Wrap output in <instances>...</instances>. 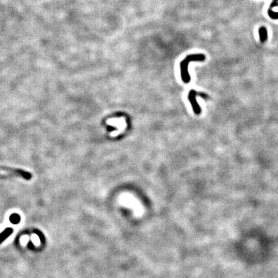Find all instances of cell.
<instances>
[{
  "label": "cell",
  "instance_id": "obj_5",
  "mask_svg": "<svg viewBox=\"0 0 278 278\" xmlns=\"http://www.w3.org/2000/svg\"><path fill=\"white\" fill-rule=\"evenodd\" d=\"M13 229L11 228H8L6 229H5V230L0 234V243H2L5 239H6L7 237L9 236L11 233H13Z\"/></svg>",
  "mask_w": 278,
  "mask_h": 278
},
{
  "label": "cell",
  "instance_id": "obj_6",
  "mask_svg": "<svg viewBox=\"0 0 278 278\" xmlns=\"http://www.w3.org/2000/svg\"><path fill=\"white\" fill-rule=\"evenodd\" d=\"M10 221L12 222V223L17 224V223H19L20 221V216H19L18 214H15V213L13 214V215L10 216Z\"/></svg>",
  "mask_w": 278,
  "mask_h": 278
},
{
  "label": "cell",
  "instance_id": "obj_7",
  "mask_svg": "<svg viewBox=\"0 0 278 278\" xmlns=\"http://www.w3.org/2000/svg\"><path fill=\"white\" fill-rule=\"evenodd\" d=\"M268 14H269L270 17L274 19V20H278V13H274V12H271L270 9L268 11Z\"/></svg>",
  "mask_w": 278,
  "mask_h": 278
},
{
  "label": "cell",
  "instance_id": "obj_2",
  "mask_svg": "<svg viewBox=\"0 0 278 278\" xmlns=\"http://www.w3.org/2000/svg\"><path fill=\"white\" fill-rule=\"evenodd\" d=\"M200 93H197L196 91L194 90H191L189 91V96H188V98H189V101L190 103H191V105L192 107V109H193V111L196 114H201V108L198 103L197 102L196 99V96L197 94H199Z\"/></svg>",
  "mask_w": 278,
  "mask_h": 278
},
{
  "label": "cell",
  "instance_id": "obj_1",
  "mask_svg": "<svg viewBox=\"0 0 278 278\" xmlns=\"http://www.w3.org/2000/svg\"><path fill=\"white\" fill-rule=\"evenodd\" d=\"M206 60V56L204 54H189L180 63V71H181V78L182 81L185 84H189L191 80L188 66L190 62H203Z\"/></svg>",
  "mask_w": 278,
  "mask_h": 278
},
{
  "label": "cell",
  "instance_id": "obj_3",
  "mask_svg": "<svg viewBox=\"0 0 278 278\" xmlns=\"http://www.w3.org/2000/svg\"><path fill=\"white\" fill-rule=\"evenodd\" d=\"M7 170H9L13 175L23 177L24 179H26V180H29V179H30L32 178V175L30 173L25 172L23 170H21V169H7Z\"/></svg>",
  "mask_w": 278,
  "mask_h": 278
},
{
  "label": "cell",
  "instance_id": "obj_4",
  "mask_svg": "<svg viewBox=\"0 0 278 278\" xmlns=\"http://www.w3.org/2000/svg\"><path fill=\"white\" fill-rule=\"evenodd\" d=\"M259 35H260V40L262 43H265L267 40V31L264 26H262L259 29Z\"/></svg>",
  "mask_w": 278,
  "mask_h": 278
}]
</instances>
